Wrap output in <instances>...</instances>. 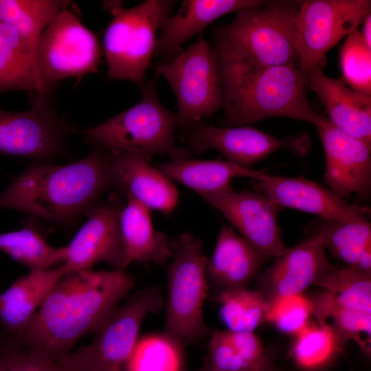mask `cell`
<instances>
[{"mask_svg": "<svg viewBox=\"0 0 371 371\" xmlns=\"http://www.w3.org/2000/svg\"><path fill=\"white\" fill-rule=\"evenodd\" d=\"M135 284L125 269L65 275L12 348L66 355L81 337L100 330Z\"/></svg>", "mask_w": 371, "mask_h": 371, "instance_id": "cell-1", "label": "cell"}, {"mask_svg": "<svg viewBox=\"0 0 371 371\" xmlns=\"http://www.w3.org/2000/svg\"><path fill=\"white\" fill-rule=\"evenodd\" d=\"M115 189L106 153L96 148L66 165L36 161L0 194V208L65 223L87 212L104 192Z\"/></svg>", "mask_w": 371, "mask_h": 371, "instance_id": "cell-2", "label": "cell"}, {"mask_svg": "<svg viewBox=\"0 0 371 371\" xmlns=\"http://www.w3.org/2000/svg\"><path fill=\"white\" fill-rule=\"evenodd\" d=\"M223 92L221 126L286 117L313 124L319 118L307 98L308 80L295 65H259L214 45Z\"/></svg>", "mask_w": 371, "mask_h": 371, "instance_id": "cell-3", "label": "cell"}, {"mask_svg": "<svg viewBox=\"0 0 371 371\" xmlns=\"http://www.w3.org/2000/svg\"><path fill=\"white\" fill-rule=\"evenodd\" d=\"M158 76L144 85L138 103L83 132L85 139L101 150H117L149 161L155 155L171 161L190 159L192 150L175 142L178 117L166 109L157 93Z\"/></svg>", "mask_w": 371, "mask_h": 371, "instance_id": "cell-4", "label": "cell"}, {"mask_svg": "<svg viewBox=\"0 0 371 371\" xmlns=\"http://www.w3.org/2000/svg\"><path fill=\"white\" fill-rule=\"evenodd\" d=\"M302 1H268L237 12L233 21L213 29L215 45L264 66L298 67L295 27Z\"/></svg>", "mask_w": 371, "mask_h": 371, "instance_id": "cell-5", "label": "cell"}, {"mask_svg": "<svg viewBox=\"0 0 371 371\" xmlns=\"http://www.w3.org/2000/svg\"><path fill=\"white\" fill-rule=\"evenodd\" d=\"M172 257L167 269L164 333L182 346L202 340L209 334L203 306L209 290L207 258L202 241L189 233L170 240Z\"/></svg>", "mask_w": 371, "mask_h": 371, "instance_id": "cell-6", "label": "cell"}, {"mask_svg": "<svg viewBox=\"0 0 371 371\" xmlns=\"http://www.w3.org/2000/svg\"><path fill=\"white\" fill-rule=\"evenodd\" d=\"M175 3L170 0H147L130 8H123L120 1L106 3L113 16L103 39L110 78L143 87L160 22L171 14Z\"/></svg>", "mask_w": 371, "mask_h": 371, "instance_id": "cell-7", "label": "cell"}, {"mask_svg": "<svg viewBox=\"0 0 371 371\" xmlns=\"http://www.w3.org/2000/svg\"><path fill=\"white\" fill-rule=\"evenodd\" d=\"M155 75L167 80L177 98L178 127L182 131L223 107L217 57L201 35L177 57L159 64Z\"/></svg>", "mask_w": 371, "mask_h": 371, "instance_id": "cell-8", "label": "cell"}, {"mask_svg": "<svg viewBox=\"0 0 371 371\" xmlns=\"http://www.w3.org/2000/svg\"><path fill=\"white\" fill-rule=\"evenodd\" d=\"M163 304L158 287L137 291L117 308L90 344L67 353L63 359L82 371H127L144 320Z\"/></svg>", "mask_w": 371, "mask_h": 371, "instance_id": "cell-9", "label": "cell"}, {"mask_svg": "<svg viewBox=\"0 0 371 371\" xmlns=\"http://www.w3.org/2000/svg\"><path fill=\"white\" fill-rule=\"evenodd\" d=\"M100 57L95 35L67 8L46 27L36 47L38 71L49 92L60 80L96 72Z\"/></svg>", "mask_w": 371, "mask_h": 371, "instance_id": "cell-10", "label": "cell"}, {"mask_svg": "<svg viewBox=\"0 0 371 371\" xmlns=\"http://www.w3.org/2000/svg\"><path fill=\"white\" fill-rule=\"evenodd\" d=\"M370 13V0L302 1L295 27L301 74L307 78L315 68H323L328 52Z\"/></svg>", "mask_w": 371, "mask_h": 371, "instance_id": "cell-11", "label": "cell"}, {"mask_svg": "<svg viewBox=\"0 0 371 371\" xmlns=\"http://www.w3.org/2000/svg\"><path fill=\"white\" fill-rule=\"evenodd\" d=\"M181 138L196 153L214 149L225 156L227 160L247 168H251L280 149L304 157L311 146V139L304 132L278 138L247 125L222 127L203 120L182 131Z\"/></svg>", "mask_w": 371, "mask_h": 371, "instance_id": "cell-12", "label": "cell"}, {"mask_svg": "<svg viewBox=\"0 0 371 371\" xmlns=\"http://www.w3.org/2000/svg\"><path fill=\"white\" fill-rule=\"evenodd\" d=\"M201 197L218 210L267 260L286 248L278 223L280 207L261 192L247 189L235 191L229 186Z\"/></svg>", "mask_w": 371, "mask_h": 371, "instance_id": "cell-13", "label": "cell"}, {"mask_svg": "<svg viewBox=\"0 0 371 371\" xmlns=\"http://www.w3.org/2000/svg\"><path fill=\"white\" fill-rule=\"evenodd\" d=\"M73 131L58 117L47 97H38L28 111L12 112L0 109V155L44 161L63 152Z\"/></svg>", "mask_w": 371, "mask_h": 371, "instance_id": "cell-14", "label": "cell"}, {"mask_svg": "<svg viewBox=\"0 0 371 371\" xmlns=\"http://www.w3.org/2000/svg\"><path fill=\"white\" fill-rule=\"evenodd\" d=\"M119 201L93 206L87 218L70 243L65 246V258L61 265L65 275L92 269L99 262L113 269L127 267L120 230Z\"/></svg>", "mask_w": 371, "mask_h": 371, "instance_id": "cell-15", "label": "cell"}, {"mask_svg": "<svg viewBox=\"0 0 371 371\" xmlns=\"http://www.w3.org/2000/svg\"><path fill=\"white\" fill-rule=\"evenodd\" d=\"M325 155L324 181L346 200L352 194L366 197L371 190V144L355 138L320 115L313 124Z\"/></svg>", "mask_w": 371, "mask_h": 371, "instance_id": "cell-16", "label": "cell"}, {"mask_svg": "<svg viewBox=\"0 0 371 371\" xmlns=\"http://www.w3.org/2000/svg\"><path fill=\"white\" fill-rule=\"evenodd\" d=\"M338 266L328 261L317 237L286 248L260 278V291L269 303L273 300L301 294L312 285L324 287Z\"/></svg>", "mask_w": 371, "mask_h": 371, "instance_id": "cell-17", "label": "cell"}, {"mask_svg": "<svg viewBox=\"0 0 371 371\" xmlns=\"http://www.w3.org/2000/svg\"><path fill=\"white\" fill-rule=\"evenodd\" d=\"M251 181L254 190L280 207L315 214L328 221H368V208L350 204L328 188L304 177H284L267 173L260 179Z\"/></svg>", "mask_w": 371, "mask_h": 371, "instance_id": "cell-18", "label": "cell"}, {"mask_svg": "<svg viewBox=\"0 0 371 371\" xmlns=\"http://www.w3.org/2000/svg\"><path fill=\"white\" fill-rule=\"evenodd\" d=\"M62 266L32 270L0 294V346L12 348L51 291L65 276Z\"/></svg>", "mask_w": 371, "mask_h": 371, "instance_id": "cell-19", "label": "cell"}, {"mask_svg": "<svg viewBox=\"0 0 371 371\" xmlns=\"http://www.w3.org/2000/svg\"><path fill=\"white\" fill-rule=\"evenodd\" d=\"M263 0H184L175 15L161 21L154 56L169 62L182 51L189 38L203 30L218 18L232 12L265 5Z\"/></svg>", "mask_w": 371, "mask_h": 371, "instance_id": "cell-20", "label": "cell"}, {"mask_svg": "<svg viewBox=\"0 0 371 371\" xmlns=\"http://www.w3.org/2000/svg\"><path fill=\"white\" fill-rule=\"evenodd\" d=\"M104 150L115 189L149 210L166 214L173 212L179 201V192L170 179L142 157L117 150Z\"/></svg>", "mask_w": 371, "mask_h": 371, "instance_id": "cell-21", "label": "cell"}, {"mask_svg": "<svg viewBox=\"0 0 371 371\" xmlns=\"http://www.w3.org/2000/svg\"><path fill=\"white\" fill-rule=\"evenodd\" d=\"M266 261L232 227L223 225L206 265L213 295L248 288Z\"/></svg>", "mask_w": 371, "mask_h": 371, "instance_id": "cell-22", "label": "cell"}, {"mask_svg": "<svg viewBox=\"0 0 371 371\" xmlns=\"http://www.w3.org/2000/svg\"><path fill=\"white\" fill-rule=\"evenodd\" d=\"M316 67L307 76L308 87L324 105L329 121L344 133L371 144V96L355 91L340 78Z\"/></svg>", "mask_w": 371, "mask_h": 371, "instance_id": "cell-23", "label": "cell"}, {"mask_svg": "<svg viewBox=\"0 0 371 371\" xmlns=\"http://www.w3.org/2000/svg\"><path fill=\"white\" fill-rule=\"evenodd\" d=\"M120 214V230L127 266L133 262L162 265L172 257L171 241L163 232L155 231L150 210L127 196Z\"/></svg>", "mask_w": 371, "mask_h": 371, "instance_id": "cell-24", "label": "cell"}, {"mask_svg": "<svg viewBox=\"0 0 371 371\" xmlns=\"http://www.w3.org/2000/svg\"><path fill=\"white\" fill-rule=\"evenodd\" d=\"M155 167L172 181L188 187L199 196L230 186L236 177L258 180L267 172L265 170L247 168L228 160L169 161Z\"/></svg>", "mask_w": 371, "mask_h": 371, "instance_id": "cell-25", "label": "cell"}, {"mask_svg": "<svg viewBox=\"0 0 371 371\" xmlns=\"http://www.w3.org/2000/svg\"><path fill=\"white\" fill-rule=\"evenodd\" d=\"M10 91H32L38 97L49 93L40 77L35 51L0 21V93Z\"/></svg>", "mask_w": 371, "mask_h": 371, "instance_id": "cell-26", "label": "cell"}, {"mask_svg": "<svg viewBox=\"0 0 371 371\" xmlns=\"http://www.w3.org/2000/svg\"><path fill=\"white\" fill-rule=\"evenodd\" d=\"M270 355L254 332L217 330L207 344V371H252Z\"/></svg>", "mask_w": 371, "mask_h": 371, "instance_id": "cell-27", "label": "cell"}, {"mask_svg": "<svg viewBox=\"0 0 371 371\" xmlns=\"http://www.w3.org/2000/svg\"><path fill=\"white\" fill-rule=\"evenodd\" d=\"M310 237H317L325 249L348 267H356L371 255V224L368 221L339 222L317 218L306 228Z\"/></svg>", "mask_w": 371, "mask_h": 371, "instance_id": "cell-28", "label": "cell"}, {"mask_svg": "<svg viewBox=\"0 0 371 371\" xmlns=\"http://www.w3.org/2000/svg\"><path fill=\"white\" fill-rule=\"evenodd\" d=\"M68 5L63 0H0V21L13 27L36 54L43 32Z\"/></svg>", "mask_w": 371, "mask_h": 371, "instance_id": "cell-29", "label": "cell"}, {"mask_svg": "<svg viewBox=\"0 0 371 371\" xmlns=\"http://www.w3.org/2000/svg\"><path fill=\"white\" fill-rule=\"evenodd\" d=\"M0 251L32 270H47L64 262L65 246L53 247L30 226L0 233Z\"/></svg>", "mask_w": 371, "mask_h": 371, "instance_id": "cell-30", "label": "cell"}, {"mask_svg": "<svg viewBox=\"0 0 371 371\" xmlns=\"http://www.w3.org/2000/svg\"><path fill=\"white\" fill-rule=\"evenodd\" d=\"M311 302L312 315L318 324L329 325L343 341H355L363 350L370 351L371 312L342 307L326 290Z\"/></svg>", "mask_w": 371, "mask_h": 371, "instance_id": "cell-31", "label": "cell"}, {"mask_svg": "<svg viewBox=\"0 0 371 371\" xmlns=\"http://www.w3.org/2000/svg\"><path fill=\"white\" fill-rule=\"evenodd\" d=\"M295 336L290 355L295 365L306 371L328 365L341 352L344 342L326 324H308Z\"/></svg>", "mask_w": 371, "mask_h": 371, "instance_id": "cell-32", "label": "cell"}, {"mask_svg": "<svg viewBox=\"0 0 371 371\" xmlns=\"http://www.w3.org/2000/svg\"><path fill=\"white\" fill-rule=\"evenodd\" d=\"M212 296L227 330L254 332L266 320L269 302L258 290L247 288Z\"/></svg>", "mask_w": 371, "mask_h": 371, "instance_id": "cell-33", "label": "cell"}, {"mask_svg": "<svg viewBox=\"0 0 371 371\" xmlns=\"http://www.w3.org/2000/svg\"><path fill=\"white\" fill-rule=\"evenodd\" d=\"M339 58L340 79L355 91L371 96V47L366 45L358 28L346 36Z\"/></svg>", "mask_w": 371, "mask_h": 371, "instance_id": "cell-34", "label": "cell"}, {"mask_svg": "<svg viewBox=\"0 0 371 371\" xmlns=\"http://www.w3.org/2000/svg\"><path fill=\"white\" fill-rule=\"evenodd\" d=\"M311 300L303 293L276 298L269 303L266 320L282 333L295 335L308 324Z\"/></svg>", "mask_w": 371, "mask_h": 371, "instance_id": "cell-35", "label": "cell"}, {"mask_svg": "<svg viewBox=\"0 0 371 371\" xmlns=\"http://www.w3.org/2000/svg\"><path fill=\"white\" fill-rule=\"evenodd\" d=\"M0 371H82L57 357L31 348L0 346Z\"/></svg>", "mask_w": 371, "mask_h": 371, "instance_id": "cell-36", "label": "cell"}, {"mask_svg": "<svg viewBox=\"0 0 371 371\" xmlns=\"http://www.w3.org/2000/svg\"><path fill=\"white\" fill-rule=\"evenodd\" d=\"M361 25V35L366 45L371 47V13L367 15Z\"/></svg>", "mask_w": 371, "mask_h": 371, "instance_id": "cell-37", "label": "cell"}, {"mask_svg": "<svg viewBox=\"0 0 371 371\" xmlns=\"http://www.w3.org/2000/svg\"><path fill=\"white\" fill-rule=\"evenodd\" d=\"M252 371H280L272 356H269L260 366Z\"/></svg>", "mask_w": 371, "mask_h": 371, "instance_id": "cell-38", "label": "cell"}, {"mask_svg": "<svg viewBox=\"0 0 371 371\" xmlns=\"http://www.w3.org/2000/svg\"><path fill=\"white\" fill-rule=\"evenodd\" d=\"M199 371H207V370L205 369V370H199Z\"/></svg>", "mask_w": 371, "mask_h": 371, "instance_id": "cell-39", "label": "cell"}]
</instances>
